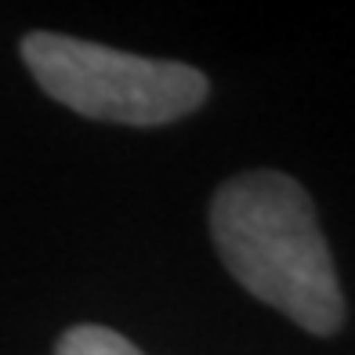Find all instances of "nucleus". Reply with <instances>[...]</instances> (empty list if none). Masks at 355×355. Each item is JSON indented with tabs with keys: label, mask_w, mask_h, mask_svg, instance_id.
I'll list each match as a JSON object with an SVG mask.
<instances>
[{
	"label": "nucleus",
	"mask_w": 355,
	"mask_h": 355,
	"mask_svg": "<svg viewBox=\"0 0 355 355\" xmlns=\"http://www.w3.org/2000/svg\"><path fill=\"white\" fill-rule=\"evenodd\" d=\"M211 236L229 276L301 330L330 337L345 322V294L312 196L283 171L229 178L211 200Z\"/></svg>",
	"instance_id": "f257e3e1"
},
{
	"label": "nucleus",
	"mask_w": 355,
	"mask_h": 355,
	"mask_svg": "<svg viewBox=\"0 0 355 355\" xmlns=\"http://www.w3.org/2000/svg\"><path fill=\"white\" fill-rule=\"evenodd\" d=\"M22 62L55 102L87 120L159 127L196 112L211 80L185 62L145 58L66 33H29Z\"/></svg>",
	"instance_id": "f03ea898"
},
{
	"label": "nucleus",
	"mask_w": 355,
	"mask_h": 355,
	"mask_svg": "<svg viewBox=\"0 0 355 355\" xmlns=\"http://www.w3.org/2000/svg\"><path fill=\"white\" fill-rule=\"evenodd\" d=\"M55 355H145V352L116 330L84 322V327H69L58 337Z\"/></svg>",
	"instance_id": "7ed1b4c3"
}]
</instances>
